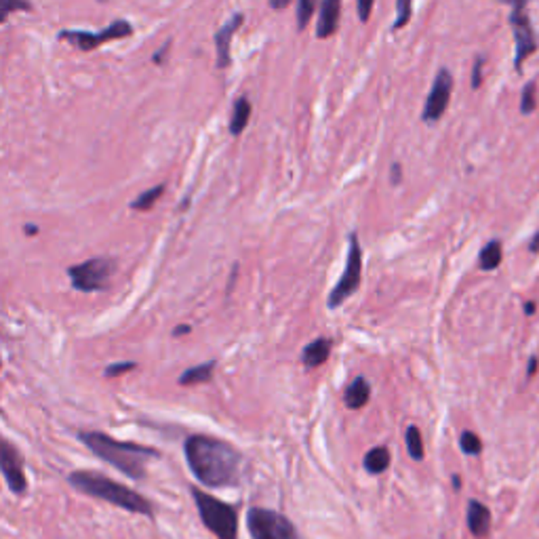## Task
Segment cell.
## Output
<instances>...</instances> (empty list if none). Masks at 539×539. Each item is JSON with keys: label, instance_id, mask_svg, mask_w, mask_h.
<instances>
[{"label": "cell", "instance_id": "6da1fadb", "mask_svg": "<svg viewBox=\"0 0 539 539\" xmlns=\"http://www.w3.org/2000/svg\"><path fill=\"white\" fill-rule=\"evenodd\" d=\"M184 453L190 472L205 487H234L241 480L242 453L222 438L194 434L186 438Z\"/></svg>", "mask_w": 539, "mask_h": 539}, {"label": "cell", "instance_id": "7a4b0ae2", "mask_svg": "<svg viewBox=\"0 0 539 539\" xmlns=\"http://www.w3.org/2000/svg\"><path fill=\"white\" fill-rule=\"evenodd\" d=\"M80 441H83L85 447H89L93 453H96L99 460H104L110 466L121 470L124 476L133 480H143L148 476V461L159 460L160 451L152 447H143V444L137 443H124L116 441L110 434H104V432H80Z\"/></svg>", "mask_w": 539, "mask_h": 539}, {"label": "cell", "instance_id": "3957f363", "mask_svg": "<svg viewBox=\"0 0 539 539\" xmlns=\"http://www.w3.org/2000/svg\"><path fill=\"white\" fill-rule=\"evenodd\" d=\"M68 482H70L77 491L89 495V498L108 501V504L123 507V510L131 514H142V516L148 518L154 516V506L150 504V499L143 498L142 493L108 479V476L93 472V470H77V472L68 476Z\"/></svg>", "mask_w": 539, "mask_h": 539}, {"label": "cell", "instance_id": "277c9868", "mask_svg": "<svg viewBox=\"0 0 539 539\" xmlns=\"http://www.w3.org/2000/svg\"><path fill=\"white\" fill-rule=\"evenodd\" d=\"M194 504L198 507L200 520L217 539H238V514L225 501L205 493L203 489H192Z\"/></svg>", "mask_w": 539, "mask_h": 539}, {"label": "cell", "instance_id": "5b68a950", "mask_svg": "<svg viewBox=\"0 0 539 539\" xmlns=\"http://www.w3.org/2000/svg\"><path fill=\"white\" fill-rule=\"evenodd\" d=\"M116 270V261L112 257H93L77 266L66 270L70 283L80 293H97L110 285L112 274Z\"/></svg>", "mask_w": 539, "mask_h": 539}, {"label": "cell", "instance_id": "8992f818", "mask_svg": "<svg viewBox=\"0 0 539 539\" xmlns=\"http://www.w3.org/2000/svg\"><path fill=\"white\" fill-rule=\"evenodd\" d=\"M362 280V249L359 242V234L352 232L348 236V257H346V268H343V274L337 280L333 291L329 293L327 306L331 310L340 308V306L346 302L348 297H352L356 291H359Z\"/></svg>", "mask_w": 539, "mask_h": 539}, {"label": "cell", "instance_id": "52a82bcc", "mask_svg": "<svg viewBox=\"0 0 539 539\" xmlns=\"http://www.w3.org/2000/svg\"><path fill=\"white\" fill-rule=\"evenodd\" d=\"M247 526L253 539H299L296 525L283 514L268 507H251Z\"/></svg>", "mask_w": 539, "mask_h": 539}, {"label": "cell", "instance_id": "ba28073f", "mask_svg": "<svg viewBox=\"0 0 539 539\" xmlns=\"http://www.w3.org/2000/svg\"><path fill=\"white\" fill-rule=\"evenodd\" d=\"M133 34V26L127 20L112 22L108 28L97 30V32H89V30H61L59 39L72 42L78 51H93L99 45L118 39H129Z\"/></svg>", "mask_w": 539, "mask_h": 539}, {"label": "cell", "instance_id": "9c48e42d", "mask_svg": "<svg viewBox=\"0 0 539 539\" xmlns=\"http://www.w3.org/2000/svg\"><path fill=\"white\" fill-rule=\"evenodd\" d=\"M510 23L514 30V42H516V58H514V68L520 72L523 70L525 59L531 58V55L537 51V39H535V32H533L529 15H526L525 3L514 5Z\"/></svg>", "mask_w": 539, "mask_h": 539}, {"label": "cell", "instance_id": "30bf717a", "mask_svg": "<svg viewBox=\"0 0 539 539\" xmlns=\"http://www.w3.org/2000/svg\"><path fill=\"white\" fill-rule=\"evenodd\" d=\"M451 91H453V77L447 68H441L434 78V85H432V91L428 99H425L422 121L424 123H438L443 118L444 112L449 108L451 102Z\"/></svg>", "mask_w": 539, "mask_h": 539}, {"label": "cell", "instance_id": "8fae6325", "mask_svg": "<svg viewBox=\"0 0 539 539\" xmlns=\"http://www.w3.org/2000/svg\"><path fill=\"white\" fill-rule=\"evenodd\" d=\"M0 470H3L5 480L11 491L15 495H23L28 491V479L26 470H23V457L7 438H3L0 443Z\"/></svg>", "mask_w": 539, "mask_h": 539}, {"label": "cell", "instance_id": "7c38bea8", "mask_svg": "<svg viewBox=\"0 0 539 539\" xmlns=\"http://www.w3.org/2000/svg\"><path fill=\"white\" fill-rule=\"evenodd\" d=\"M244 15L242 14H234L228 22L224 23L222 28L217 30L213 41H215V51H217V68L219 70H225L232 64V55H230V45L232 39H234L236 30L242 26Z\"/></svg>", "mask_w": 539, "mask_h": 539}, {"label": "cell", "instance_id": "4fadbf2b", "mask_svg": "<svg viewBox=\"0 0 539 539\" xmlns=\"http://www.w3.org/2000/svg\"><path fill=\"white\" fill-rule=\"evenodd\" d=\"M340 15H342L340 0H324L321 5V17H318V26H316L318 39H329V36H333L337 32V28H340Z\"/></svg>", "mask_w": 539, "mask_h": 539}, {"label": "cell", "instance_id": "5bb4252c", "mask_svg": "<svg viewBox=\"0 0 539 539\" xmlns=\"http://www.w3.org/2000/svg\"><path fill=\"white\" fill-rule=\"evenodd\" d=\"M468 529L474 537H487L489 529H491V512L480 501L470 499L468 501Z\"/></svg>", "mask_w": 539, "mask_h": 539}, {"label": "cell", "instance_id": "9a60e30c", "mask_svg": "<svg viewBox=\"0 0 539 539\" xmlns=\"http://www.w3.org/2000/svg\"><path fill=\"white\" fill-rule=\"evenodd\" d=\"M369 398H371V386L362 375L350 381L346 392H343V403L348 409H362L369 403Z\"/></svg>", "mask_w": 539, "mask_h": 539}, {"label": "cell", "instance_id": "2e32d148", "mask_svg": "<svg viewBox=\"0 0 539 539\" xmlns=\"http://www.w3.org/2000/svg\"><path fill=\"white\" fill-rule=\"evenodd\" d=\"M329 354H331V342L327 337H318V340L310 342L308 346L302 350V362L306 369H316L329 361Z\"/></svg>", "mask_w": 539, "mask_h": 539}, {"label": "cell", "instance_id": "e0dca14e", "mask_svg": "<svg viewBox=\"0 0 539 539\" xmlns=\"http://www.w3.org/2000/svg\"><path fill=\"white\" fill-rule=\"evenodd\" d=\"M215 367H217V362L209 361V362H203V365L186 369V371L179 375V384L181 386H198V384H205V381H211Z\"/></svg>", "mask_w": 539, "mask_h": 539}, {"label": "cell", "instance_id": "ac0fdd59", "mask_svg": "<svg viewBox=\"0 0 539 539\" xmlns=\"http://www.w3.org/2000/svg\"><path fill=\"white\" fill-rule=\"evenodd\" d=\"M251 118V102L249 97H238L234 102V108H232V118H230V133L241 135L244 129H247Z\"/></svg>", "mask_w": 539, "mask_h": 539}, {"label": "cell", "instance_id": "d6986e66", "mask_svg": "<svg viewBox=\"0 0 539 539\" xmlns=\"http://www.w3.org/2000/svg\"><path fill=\"white\" fill-rule=\"evenodd\" d=\"M390 451H388V447H375L371 451H367L365 455V470L369 474H384L388 468H390Z\"/></svg>", "mask_w": 539, "mask_h": 539}, {"label": "cell", "instance_id": "ffe728a7", "mask_svg": "<svg viewBox=\"0 0 539 539\" xmlns=\"http://www.w3.org/2000/svg\"><path fill=\"white\" fill-rule=\"evenodd\" d=\"M501 257H504V253H501V242L499 241L487 242L485 247H482L480 257H479L480 268L487 270V272L489 270H495L501 263Z\"/></svg>", "mask_w": 539, "mask_h": 539}, {"label": "cell", "instance_id": "44dd1931", "mask_svg": "<svg viewBox=\"0 0 539 539\" xmlns=\"http://www.w3.org/2000/svg\"><path fill=\"white\" fill-rule=\"evenodd\" d=\"M405 443H407V451H409L411 460L422 461L424 460V441H422V432H419L417 425H409V428H407Z\"/></svg>", "mask_w": 539, "mask_h": 539}, {"label": "cell", "instance_id": "7402d4cb", "mask_svg": "<svg viewBox=\"0 0 539 539\" xmlns=\"http://www.w3.org/2000/svg\"><path fill=\"white\" fill-rule=\"evenodd\" d=\"M162 194H165V184H159V186H154V187H150V190H146V192H142L140 196H137L133 203H131V209H135V211H148V209H152V206L156 205V200H159Z\"/></svg>", "mask_w": 539, "mask_h": 539}, {"label": "cell", "instance_id": "603a6c76", "mask_svg": "<svg viewBox=\"0 0 539 539\" xmlns=\"http://www.w3.org/2000/svg\"><path fill=\"white\" fill-rule=\"evenodd\" d=\"M460 447L466 455H479L482 451V441L479 438V434H474V432H461L460 436Z\"/></svg>", "mask_w": 539, "mask_h": 539}, {"label": "cell", "instance_id": "cb8c5ba5", "mask_svg": "<svg viewBox=\"0 0 539 539\" xmlns=\"http://www.w3.org/2000/svg\"><path fill=\"white\" fill-rule=\"evenodd\" d=\"M537 85L535 83H526L523 89V99H520V112L523 114H531L537 105Z\"/></svg>", "mask_w": 539, "mask_h": 539}, {"label": "cell", "instance_id": "d4e9b609", "mask_svg": "<svg viewBox=\"0 0 539 539\" xmlns=\"http://www.w3.org/2000/svg\"><path fill=\"white\" fill-rule=\"evenodd\" d=\"M397 11H398V17H397V22L392 23V30H400L409 23L411 14H413V5L409 3V0H398Z\"/></svg>", "mask_w": 539, "mask_h": 539}, {"label": "cell", "instance_id": "484cf974", "mask_svg": "<svg viewBox=\"0 0 539 539\" xmlns=\"http://www.w3.org/2000/svg\"><path fill=\"white\" fill-rule=\"evenodd\" d=\"M315 14V5L310 0H299L297 3V30H304L308 26L310 17Z\"/></svg>", "mask_w": 539, "mask_h": 539}, {"label": "cell", "instance_id": "4316f807", "mask_svg": "<svg viewBox=\"0 0 539 539\" xmlns=\"http://www.w3.org/2000/svg\"><path fill=\"white\" fill-rule=\"evenodd\" d=\"M135 367H137V362H114V365H110L108 369H105V378H116V375L133 371Z\"/></svg>", "mask_w": 539, "mask_h": 539}, {"label": "cell", "instance_id": "83f0119b", "mask_svg": "<svg viewBox=\"0 0 539 539\" xmlns=\"http://www.w3.org/2000/svg\"><path fill=\"white\" fill-rule=\"evenodd\" d=\"M356 11H359V17L362 23L369 22V17H371V11H373V3L371 0H359L356 3Z\"/></svg>", "mask_w": 539, "mask_h": 539}, {"label": "cell", "instance_id": "f1b7e54d", "mask_svg": "<svg viewBox=\"0 0 539 539\" xmlns=\"http://www.w3.org/2000/svg\"><path fill=\"white\" fill-rule=\"evenodd\" d=\"M482 66H485V58H479L474 61L472 68V89H479L482 83Z\"/></svg>", "mask_w": 539, "mask_h": 539}, {"label": "cell", "instance_id": "f546056e", "mask_svg": "<svg viewBox=\"0 0 539 539\" xmlns=\"http://www.w3.org/2000/svg\"><path fill=\"white\" fill-rule=\"evenodd\" d=\"M400 179H403V169H400L398 162H394L392 169H390V181H392V186H398Z\"/></svg>", "mask_w": 539, "mask_h": 539}, {"label": "cell", "instance_id": "4dcf8cb0", "mask_svg": "<svg viewBox=\"0 0 539 539\" xmlns=\"http://www.w3.org/2000/svg\"><path fill=\"white\" fill-rule=\"evenodd\" d=\"M15 9L28 11V9H30V5H28V3H7V7H5V14H3V22L7 20V15L11 14V11H15Z\"/></svg>", "mask_w": 539, "mask_h": 539}, {"label": "cell", "instance_id": "1f68e13d", "mask_svg": "<svg viewBox=\"0 0 539 539\" xmlns=\"http://www.w3.org/2000/svg\"><path fill=\"white\" fill-rule=\"evenodd\" d=\"M537 356H531V361H529V365H526V375H529V378H533V375H535V371H537Z\"/></svg>", "mask_w": 539, "mask_h": 539}, {"label": "cell", "instance_id": "d6a6232c", "mask_svg": "<svg viewBox=\"0 0 539 539\" xmlns=\"http://www.w3.org/2000/svg\"><path fill=\"white\" fill-rule=\"evenodd\" d=\"M289 7V0H270V9H285Z\"/></svg>", "mask_w": 539, "mask_h": 539}, {"label": "cell", "instance_id": "836d02e7", "mask_svg": "<svg viewBox=\"0 0 539 539\" xmlns=\"http://www.w3.org/2000/svg\"><path fill=\"white\" fill-rule=\"evenodd\" d=\"M192 331V327H187V324H181V327H178V329H173V335L175 337H181V335H187Z\"/></svg>", "mask_w": 539, "mask_h": 539}, {"label": "cell", "instance_id": "e575fe53", "mask_svg": "<svg viewBox=\"0 0 539 539\" xmlns=\"http://www.w3.org/2000/svg\"><path fill=\"white\" fill-rule=\"evenodd\" d=\"M529 251H531V253H537V251H539V232L535 236H533V241L529 244Z\"/></svg>", "mask_w": 539, "mask_h": 539}, {"label": "cell", "instance_id": "d590c367", "mask_svg": "<svg viewBox=\"0 0 539 539\" xmlns=\"http://www.w3.org/2000/svg\"><path fill=\"white\" fill-rule=\"evenodd\" d=\"M525 315H526V316L535 315V304H533V302H526V304H525Z\"/></svg>", "mask_w": 539, "mask_h": 539}, {"label": "cell", "instance_id": "8d00e7d4", "mask_svg": "<svg viewBox=\"0 0 539 539\" xmlns=\"http://www.w3.org/2000/svg\"><path fill=\"white\" fill-rule=\"evenodd\" d=\"M167 49H169V45H165V47H162V49H160V51H159V53H156V55H154V58H152V59H154V61H156V64H160V59H162V55H165V53H167Z\"/></svg>", "mask_w": 539, "mask_h": 539}, {"label": "cell", "instance_id": "74e56055", "mask_svg": "<svg viewBox=\"0 0 539 539\" xmlns=\"http://www.w3.org/2000/svg\"><path fill=\"white\" fill-rule=\"evenodd\" d=\"M26 232H28V234H36V232H39V228H36V225H34V228H32V225H26Z\"/></svg>", "mask_w": 539, "mask_h": 539}, {"label": "cell", "instance_id": "f35d334b", "mask_svg": "<svg viewBox=\"0 0 539 539\" xmlns=\"http://www.w3.org/2000/svg\"><path fill=\"white\" fill-rule=\"evenodd\" d=\"M453 487H455V489H460V487H461V480H460V476H453Z\"/></svg>", "mask_w": 539, "mask_h": 539}]
</instances>
